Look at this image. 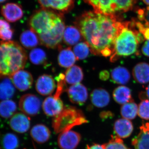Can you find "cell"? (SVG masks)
Returning a JSON list of instances; mask_svg holds the SVG:
<instances>
[{
	"mask_svg": "<svg viewBox=\"0 0 149 149\" xmlns=\"http://www.w3.org/2000/svg\"><path fill=\"white\" fill-rule=\"evenodd\" d=\"M116 16H107L94 11L85 12L76 18L75 25L95 55L111 56L115 41L123 26Z\"/></svg>",
	"mask_w": 149,
	"mask_h": 149,
	"instance_id": "6da1fadb",
	"label": "cell"
},
{
	"mask_svg": "<svg viewBox=\"0 0 149 149\" xmlns=\"http://www.w3.org/2000/svg\"><path fill=\"white\" fill-rule=\"evenodd\" d=\"M27 59L26 51L18 43L0 41V78H10L24 68Z\"/></svg>",
	"mask_w": 149,
	"mask_h": 149,
	"instance_id": "7a4b0ae2",
	"label": "cell"
},
{
	"mask_svg": "<svg viewBox=\"0 0 149 149\" xmlns=\"http://www.w3.org/2000/svg\"><path fill=\"white\" fill-rule=\"evenodd\" d=\"M135 27L134 22H124L115 41L113 52L110 58L112 62L121 57L128 56L137 53L139 44L145 38Z\"/></svg>",
	"mask_w": 149,
	"mask_h": 149,
	"instance_id": "3957f363",
	"label": "cell"
},
{
	"mask_svg": "<svg viewBox=\"0 0 149 149\" xmlns=\"http://www.w3.org/2000/svg\"><path fill=\"white\" fill-rule=\"evenodd\" d=\"M88 122L82 111L74 107L66 106L54 118L52 127L56 133H60Z\"/></svg>",
	"mask_w": 149,
	"mask_h": 149,
	"instance_id": "277c9868",
	"label": "cell"
},
{
	"mask_svg": "<svg viewBox=\"0 0 149 149\" xmlns=\"http://www.w3.org/2000/svg\"><path fill=\"white\" fill-rule=\"evenodd\" d=\"M94 11L107 16H116L131 10L137 0H83Z\"/></svg>",
	"mask_w": 149,
	"mask_h": 149,
	"instance_id": "5b68a950",
	"label": "cell"
},
{
	"mask_svg": "<svg viewBox=\"0 0 149 149\" xmlns=\"http://www.w3.org/2000/svg\"><path fill=\"white\" fill-rule=\"evenodd\" d=\"M62 19L61 15L42 8L32 15L29 19V27L38 35L45 34L53 29Z\"/></svg>",
	"mask_w": 149,
	"mask_h": 149,
	"instance_id": "8992f818",
	"label": "cell"
},
{
	"mask_svg": "<svg viewBox=\"0 0 149 149\" xmlns=\"http://www.w3.org/2000/svg\"><path fill=\"white\" fill-rule=\"evenodd\" d=\"M65 25L63 19L50 32L45 34L39 35L40 43L47 47L54 49L59 46L63 37Z\"/></svg>",
	"mask_w": 149,
	"mask_h": 149,
	"instance_id": "52a82bcc",
	"label": "cell"
},
{
	"mask_svg": "<svg viewBox=\"0 0 149 149\" xmlns=\"http://www.w3.org/2000/svg\"><path fill=\"white\" fill-rule=\"evenodd\" d=\"M42 106L41 100L33 94H25L19 100V106L23 113L28 116H35L39 113Z\"/></svg>",
	"mask_w": 149,
	"mask_h": 149,
	"instance_id": "ba28073f",
	"label": "cell"
},
{
	"mask_svg": "<svg viewBox=\"0 0 149 149\" xmlns=\"http://www.w3.org/2000/svg\"><path fill=\"white\" fill-rule=\"evenodd\" d=\"M81 140L80 133L69 130L60 133L58 144L61 149H75Z\"/></svg>",
	"mask_w": 149,
	"mask_h": 149,
	"instance_id": "9c48e42d",
	"label": "cell"
},
{
	"mask_svg": "<svg viewBox=\"0 0 149 149\" xmlns=\"http://www.w3.org/2000/svg\"><path fill=\"white\" fill-rule=\"evenodd\" d=\"M10 78L15 87L20 91H25L30 89L33 83L32 74L22 69L17 71Z\"/></svg>",
	"mask_w": 149,
	"mask_h": 149,
	"instance_id": "30bf717a",
	"label": "cell"
},
{
	"mask_svg": "<svg viewBox=\"0 0 149 149\" xmlns=\"http://www.w3.org/2000/svg\"><path fill=\"white\" fill-rule=\"evenodd\" d=\"M70 100L72 103L83 105L88 98L87 88L80 83L75 84L67 90Z\"/></svg>",
	"mask_w": 149,
	"mask_h": 149,
	"instance_id": "8fae6325",
	"label": "cell"
},
{
	"mask_svg": "<svg viewBox=\"0 0 149 149\" xmlns=\"http://www.w3.org/2000/svg\"><path fill=\"white\" fill-rule=\"evenodd\" d=\"M63 102L60 97L49 96L46 98L42 104L43 111L49 116H55L59 114L64 109Z\"/></svg>",
	"mask_w": 149,
	"mask_h": 149,
	"instance_id": "7c38bea8",
	"label": "cell"
},
{
	"mask_svg": "<svg viewBox=\"0 0 149 149\" xmlns=\"http://www.w3.org/2000/svg\"><path fill=\"white\" fill-rule=\"evenodd\" d=\"M1 13L6 21L15 22L21 19L23 16V10L18 4L9 3L3 6Z\"/></svg>",
	"mask_w": 149,
	"mask_h": 149,
	"instance_id": "4fadbf2b",
	"label": "cell"
},
{
	"mask_svg": "<svg viewBox=\"0 0 149 149\" xmlns=\"http://www.w3.org/2000/svg\"><path fill=\"white\" fill-rule=\"evenodd\" d=\"M10 128L18 133H24L29 130L30 126V118L23 113H15L10 120Z\"/></svg>",
	"mask_w": 149,
	"mask_h": 149,
	"instance_id": "5bb4252c",
	"label": "cell"
},
{
	"mask_svg": "<svg viewBox=\"0 0 149 149\" xmlns=\"http://www.w3.org/2000/svg\"><path fill=\"white\" fill-rule=\"evenodd\" d=\"M36 90L40 95L46 96L53 93L56 84L52 77L49 74H44L38 77L35 85Z\"/></svg>",
	"mask_w": 149,
	"mask_h": 149,
	"instance_id": "9a60e30c",
	"label": "cell"
},
{
	"mask_svg": "<svg viewBox=\"0 0 149 149\" xmlns=\"http://www.w3.org/2000/svg\"><path fill=\"white\" fill-rule=\"evenodd\" d=\"M43 8L66 12L73 8L74 0H38Z\"/></svg>",
	"mask_w": 149,
	"mask_h": 149,
	"instance_id": "2e32d148",
	"label": "cell"
},
{
	"mask_svg": "<svg viewBox=\"0 0 149 149\" xmlns=\"http://www.w3.org/2000/svg\"><path fill=\"white\" fill-rule=\"evenodd\" d=\"M135 149H149V122L140 127V132L132 141Z\"/></svg>",
	"mask_w": 149,
	"mask_h": 149,
	"instance_id": "e0dca14e",
	"label": "cell"
},
{
	"mask_svg": "<svg viewBox=\"0 0 149 149\" xmlns=\"http://www.w3.org/2000/svg\"><path fill=\"white\" fill-rule=\"evenodd\" d=\"M51 133L49 128L42 124L35 125L30 131V136L32 139L39 144L47 142L50 138Z\"/></svg>",
	"mask_w": 149,
	"mask_h": 149,
	"instance_id": "ac0fdd59",
	"label": "cell"
},
{
	"mask_svg": "<svg viewBox=\"0 0 149 149\" xmlns=\"http://www.w3.org/2000/svg\"><path fill=\"white\" fill-rule=\"evenodd\" d=\"M132 122L126 118L116 120L114 124V130L118 137L122 139L128 138L133 132Z\"/></svg>",
	"mask_w": 149,
	"mask_h": 149,
	"instance_id": "d6986e66",
	"label": "cell"
},
{
	"mask_svg": "<svg viewBox=\"0 0 149 149\" xmlns=\"http://www.w3.org/2000/svg\"><path fill=\"white\" fill-rule=\"evenodd\" d=\"M91 100L94 106L99 108L107 106L110 100L108 92L102 88L95 89L91 95Z\"/></svg>",
	"mask_w": 149,
	"mask_h": 149,
	"instance_id": "ffe728a7",
	"label": "cell"
},
{
	"mask_svg": "<svg viewBox=\"0 0 149 149\" xmlns=\"http://www.w3.org/2000/svg\"><path fill=\"white\" fill-rule=\"evenodd\" d=\"M134 79L138 83L146 84L149 82V64L141 63L136 65L133 70Z\"/></svg>",
	"mask_w": 149,
	"mask_h": 149,
	"instance_id": "44dd1931",
	"label": "cell"
},
{
	"mask_svg": "<svg viewBox=\"0 0 149 149\" xmlns=\"http://www.w3.org/2000/svg\"><path fill=\"white\" fill-rule=\"evenodd\" d=\"M60 50L58 58V64L60 66L65 68L71 67L77 60L74 52L70 47Z\"/></svg>",
	"mask_w": 149,
	"mask_h": 149,
	"instance_id": "7402d4cb",
	"label": "cell"
},
{
	"mask_svg": "<svg viewBox=\"0 0 149 149\" xmlns=\"http://www.w3.org/2000/svg\"><path fill=\"white\" fill-rule=\"evenodd\" d=\"M82 37L80 30L77 27L68 26L65 29L63 41L68 45H74L82 40Z\"/></svg>",
	"mask_w": 149,
	"mask_h": 149,
	"instance_id": "603a6c76",
	"label": "cell"
},
{
	"mask_svg": "<svg viewBox=\"0 0 149 149\" xmlns=\"http://www.w3.org/2000/svg\"><path fill=\"white\" fill-rule=\"evenodd\" d=\"M20 41L22 45L28 49L35 47L40 42L39 36L31 29L25 30L22 33L20 36Z\"/></svg>",
	"mask_w": 149,
	"mask_h": 149,
	"instance_id": "cb8c5ba5",
	"label": "cell"
},
{
	"mask_svg": "<svg viewBox=\"0 0 149 149\" xmlns=\"http://www.w3.org/2000/svg\"><path fill=\"white\" fill-rule=\"evenodd\" d=\"M65 81L69 84H78L83 80L84 74L82 68L77 65L69 68L65 72Z\"/></svg>",
	"mask_w": 149,
	"mask_h": 149,
	"instance_id": "d4e9b609",
	"label": "cell"
},
{
	"mask_svg": "<svg viewBox=\"0 0 149 149\" xmlns=\"http://www.w3.org/2000/svg\"><path fill=\"white\" fill-rule=\"evenodd\" d=\"M111 77L113 83L124 85L130 80V73L124 67L118 66L112 70Z\"/></svg>",
	"mask_w": 149,
	"mask_h": 149,
	"instance_id": "484cf974",
	"label": "cell"
},
{
	"mask_svg": "<svg viewBox=\"0 0 149 149\" xmlns=\"http://www.w3.org/2000/svg\"><path fill=\"white\" fill-rule=\"evenodd\" d=\"M113 96L115 101L121 104L133 101L131 90L125 86H119L116 88L113 93Z\"/></svg>",
	"mask_w": 149,
	"mask_h": 149,
	"instance_id": "4316f807",
	"label": "cell"
},
{
	"mask_svg": "<svg viewBox=\"0 0 149 149\" xmlns=\"http://www.w3.org/2000/svg\"><path fill=\"white\" fill-rule=\"evenodd\" d=\"M10 78H4L0 82V100H10L15 93V88Z\"/></svg>",
	"mask_w": 149,
	"mask_h": 149,
	"instance_id": "83f0119b",
	"label": "cell"
},
{
	"mask_svg": "<svg viewBox=\"0 0 149 149\" xmlns=\"http://www.w3.org/2000/svg\"><path fill=\"white\" fill-rule=\"evenodd\" d=\"M16 110V104L12 100H4L0 102V116L2 117L5 118L11 117Z\"/></svg>",
	"mask_w": 149,
	"mask_h": 149,
	"instance_id": "f1b7e54d",
	"label": "cell"
},
{
	"mask_svg": "<svg viewBox=\"0 0 149 149\" xmlns=\"http://www.w3.org/2000/svg\"><path fill=\"white\" fill-rule=\"evenodd\" d=\"M137 105L133 101L124 104L120 109V113L123 117L127 119H133L138 113Z\"/></svg>",
	"mask_w": 149,
	"mask_h": 149,
	"instance_id": "f546056e",
	"label": "cell"
},
{
	"mask_svg": "<svg viewBox=\"0 0 149 149\" xmlns=\"http://www.w3.org/2000/svg\"><path fill=\"white\" fill-rule=\"evenodd\" d=\"M29 58L32 63L37 65L46 63L47 61V55L45 52L40 48H35L30 52Z\"/></svg>",
	"mask_w": 149,
	"mask_h": 149,
	"instance_id": "4dcf8cb0",
	"label": "cell"
},
{
	"mask_svg": "<svg viewBox=\"0 0 149 149\" xmlns=\"http://www.w3.org/2000/svg\"><path fill=\"white\" fill-rule=\"evenodd\" d=\"M91 51L90 47L86 42H81L76 44L73 48V52L77 60H84L87 58Z\"/></svg>",
	"mask_w": 149,
	"mask_h": 149,
	"instance_id": "1f68e13d",
	"label": "cell"
},
{
	"mask_svg": "<svg viewBox=\"0 0 149 149\" xmlns=\"http://www.w3.org/2000/svg\"><path fill=\"white\" fill-rule=\"evenodd\" d=\"M13 35V30L8 22L0 19V39L3 41H10Z\"/></svg>",
	"mask_w": 149,
	"mask_h": 149,
	"instance_id": "d6a6232c",
	"label": "cell"
},
{
	"mask_svg": "<svg viewBox=\"0 0 149 149\" xmlns=\"http://www.w3.org/2000/svg\"><path fill=\"white\" fill-rule=\"evenodd\" d=\"M2 144L4 149H16L19 146V142L16 135L8 133L3 137Z\"/></svg>",
	"mask_w": 149,
	"mask_h": 149,
	"instance_id": "836d02e7",
	"label": "cell"
},
{
	"mask_svg": "<svg viewBox=\"0 0 149 149\" xmlns=\"http://www.w3.org/2000/svg\"><path fill=\"white\" fill-rule=\"evenodd\" d=\"M103 146L104 149H130L124 145L123 140L117 136H112L111 140Z\"/></svg>",
	"mask_w": 149,
	"mask_h": 149,
	"instance_id": "e575fe53",
	"label": "cell"
},
{
	"mask_svg": "<svg viewBox=\"0 0 149 149\" xmlns=\"http://www.w3.org/2000/svg\"><path fill=\"white\" fill-rule=\"evenodd\" d=\"M138 114L141 118L149 120V100H145L142 101L139 105Z\"/></svg>",
	"mask_w": 149,
	"mask_h": 149,
	"instance_id": "d590c367",
	"label": "cell"
},
{
	"mask_svg": "<svg viewBox=\"0 0 149 149\" xmlns=\"http://www.w3.org/2000/svg\"><path fill=\"white\" fill-rule=\"evenodd\" d=\"M135 26L146 40H149V27L139 22H134Z\"/></svg>",
	"mask_w": 149,
	"mask_h": 149,
	"instance_id": "8d00e7d4",
	"label": "cell"
},
{
	"mask_svg": "<svg viewBox=\"0 0 149 149\" xmlns=\"http://www.w3.org/2000/svg\"><path fill=\"white\" fill-rule=\"evenodd\" d=\"M138 14L139 19L149 27V6L146 9L139 10Z\"/></svg>",
	"mask_w": 149,
	"mask_h": 149,
	"instance_id": "74e56055",
	"label": "cell"
},
{
	"mask_svg": "<svg viewBox=\"0 0 149 149\" xmlns=\"http://www.w3.org/2000/svg\"><path fill=\"white\" fill-rule=\"evenodd\" d=\"M142 52L144 55L149 57V40L145 42L142 47Z\"/></svg>",
	"mask_w": 149,
	"mask_h": 149,
	"instance_id": "f35d334b",
	"label": "cell"
},
{
	"mask_svg": "<svg viewBox=\"0 0 149 149\" xmlns=\"http://www.w3.org/2000/svg\"><path fill=\"white\" fill-rule=\"evenodd\" d=\"M109 73L107 70H104L101 71L100 73V78L101 80H106L109 78Z\"/></svg>",
	"mask_w": 149,
	"mask_h": 149,
	"instance_id": "ab89813d",
	"label": "cell"
},
{
	"mask_svg": "<svg viewBox=\"0 0 149 149\" xmlns=\"http://www.w3.org/2000/svg\"><path fill=\"white\" fill-rule=\"evenodd\" d=\"M86 149H104V148L103 145L94 143L91 145H88Z\"/></svg>",
	"mask_w": 149,
	"mask_h": 149,
	"instance_id": "60d3db41",
	"label": "cell"
},
{
	"mask_svg": "<svg viewBox=\"0 0 149 149\" xmlns=\"http://www.w3.org/2000/svg\"><path fill=\"white\" fill-rule=\"evenodd\" d=\"M146 95L148 98L149 99V85H148V87L146 88Z\"/></svg>",
	"mask_w": 149,
	"mask_h": 149,
	"instance_id": "b9f144b4",
	"label": "cell"
},
{
	"mask_svg": "<svg viewBox=\"0 0 149 149\" xmlns=\"http://www.w3.org/2000/svg\"><path fill=\"white\" fill-rule=\"evenodd\" d=\"M143 1L147 5L149 6V0H143Z\"/></svg>",
	"mask_w": 149,
	"mask_h": 149,
	"instance_id": "7bdbcfd3",
	"label": "cell"
},
{
	"mask_svg": "<svg viewBox=\"0 0 149 149\" xmlns=\"http://www.w3.org/2000/svg\"><path fill=\"white\" fill-rule=\"evenodd\" d=\"M6 0H0V3H3Z\"/></svg>",
	"mask_w": 149,
	"mask_h": 149,
	"instance_id": "ee69618b",
	"label": "cell"
}]
</instances>
